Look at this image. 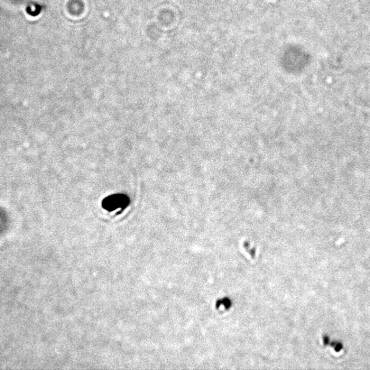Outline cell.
Listing matches in <instances>:
<instances>
[{
	"mask_svg": "<svg viewBox=\"0 0 370 370\" xmlns=\"http://www.w3.org/2000/svg\"><path fill=\"white\" fill-rule=\"evenodd\" d=\"M130 202L129 198L124 194H115L107 197L102 201V207L109 211H113L118 209L124 210Z\"/></svg>",
	"mask_w": 370,
	"mask_h": 370,
	"instance_id": "obj_1",
	"label": "cell"
}]
</instances>
